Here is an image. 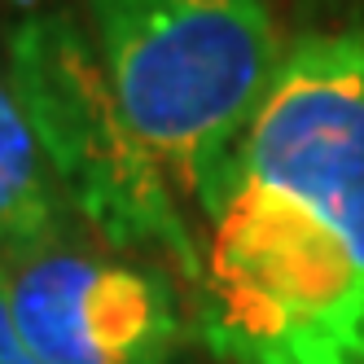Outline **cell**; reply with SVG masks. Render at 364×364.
Returning <instances> with one entry per match:
<instances>
[{
  "label": "cell",
  "instance_id": "cell-2",
  "mask_svg": "<svg viewBox=\"0 0 364 364\" xmlns=\"http://www.w3.org/2000/svg\"><path fill=\"white\" fill-rule=\"evenodd\" d=\"M141 141L206 215L281 70L277 0H84Z\"/></svg>",
  "mask_w": 364,
  "mask_h": 364
},
{
  "label": "cell",
  "instance_id": "cell-8",
  "mask_svg": "<svg viewBox=\"0 0 364 364\" xmlns=\"http://www.w3.org/2000/svg\"><path fill=\"white\" fill-rule=\"evenodd\" d=\"M5 5H14V0H0V9H5Z\"/></svg>",
  "mask_w": 364,
  "mask_h": 364
},
{
  "label": "cell",
  "instance_id": "cell-1",
  "mask_svg": "<svg viewBox=\"0 0 364 364\" xmlns=\"http://www.w3.org/2000/svg\"><path fill=\"white\" fill-rule=\"evenodd\" d=\"M206 224L215 360L364 364V22L294 36Z\"/></svg>",
  "mask_w": 364,
  "mask_h": 364
},
{
  "label": "cell",
  "instance_id": "cell-6",
  "mask_svg": "<svg viewBox=\"0 0 364 364\" xmlns=\"http://www.w3.org/2000/svg\"><path fill=\"white\" fill-rule=\"evenodd\" d=\"M364 22V0H294V36L311 31H338Z\"/></svg>",
  "mask_w": 364,
  "mask_h": 364
},
{
  "label": "cell",
  "instance_id": "cell-5",
  "mask_svg": "<svg viewBox=\"0 0 364 364\" xmlns=\"http://www.w3.org/2000/svg\"><path fill=\"white\" fill-rule=\"evenodd\" d=\"M66 224V206L53 171L22 119L18 97L0 75V250L27 255L53 246Z\"/></svg>",
  "mask_w": 364,
  "mask_h": 364
},
{
  "label": "cell",
  "instance_id": "cell-3",
  "mask_svg": "<svg viewBox=\"0 0 364 364\" xmlns=\"http://www.w3.org/2000/svg\"><path fill=\"white\" fill-rule=\"evenodd\" d=\"M5 84L75 215L119 250L171 259L198 285L202 242L80 22L62 9L18 18L5 40Z\"/></svg>",
  "mask_w": 364,
  "mask_h": 364
},
{
  "label": "cell",
  "instance_id": "cell-7",
  "mask_svg": "<svg viewBox=\"0 0 364 364\" xmlns=\"http://www.w3.org/2000/svg\"><path fill=\"white\" fill-rule=\"evenodd\" d=\"M0 364H36L27 347L18 343L14 321H9V303H5V281H0Z\"/></svg>",
  "mask_w": 364,
  "mask_h": 364
},
{
  "label": "cell",
  "instance_id": "cell-4",
  "mask_svg": "<svg viewBox=\"0 0 364 364\" xmlns=\"http://www.w3.org/2000/svg\"><path fill=\"white\" fill-rule=\"evenodd\" d=\"M18 343L36 364H167L180 316L154 268L40 246L0 259Z\"/></svg>",
  "mask_w": 364,
  "mask_h": 364
}]
</instances>
